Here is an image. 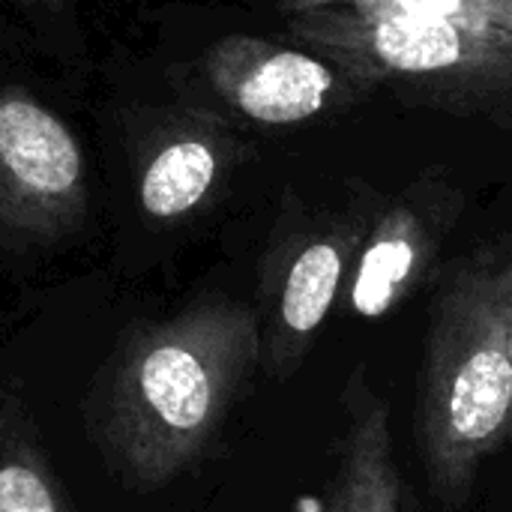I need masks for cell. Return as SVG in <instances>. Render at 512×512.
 <instances>
[{"mask_svg":"<svg viewBox=\"0 0 512 512\" xmlns=\"http://www.w3.org/2000/svg\"><path fill=\"white\" fill-rule=\"evenodd\" d=\"M444 216L441 204L399 201L378 219L351 279V309L360 318H384L414 294L438 255Z\"/></svg>","mask_w":512,"mask_h":512,"instance_id":"cell-7","label":"cell"},{"mask_svg":"<svg viewBox=\"0 0 512 512\" xmlns=\"http://www.w3.org/2000/svg\"><path fill=\"white\" fill-rule=\"evenodd\" d=\"M291 33L357 84H393L444 108H489L512 96V36L381 9L315 6Z\"/></svg>","mask_w":512,"mask_h":512,"instance_id":"cell-3","label":"cell"},{"mask_svg":"<svg viewBox=\"0 0 512 512\" xmlns=\"http://www.w3.org/2000/svg\"><path fill=\"white\" fill-rule=\"evenodd\" d=\"M360 240V228L336 225L312 237L288 261L273 297V309L267 321H258L261 369L270 378L288 381L303 366L318 330L324 327L342 291L348 264L360 249Z\"/></svg>","mask_w":512,"mask_h":512,"instance_id":"cell-6","label":"cell"},{"mask_svg":"<svg viewBox=\"0 0 512 512\" xmlns=\"http://www.w3.org/2000/svg\"><path fill=\"white\" fill-rule=\"evenodd\" d=\"M87 204L81 147L66 123L27 93L0 90V228L57 240Z\"/></svg>","mask_w":512,"mask_h":512,"instance_id":"cell-4","label":"cell"},{"mask_svg":"<svg viewBox=\"0 0 512 512\" xmlns=\"http://www.w3.org/2000/svg\"><path fill=\"white\" fill-rule=\"evenodd\" d=\"M276 3L288 15L315 6H354V9H381V12H402L417 18L456 21L483 30H504L512 36V0H276Z\"/></svg>","mask_w":512,"mask_h":512,"instance_id":"cell-11","label":"cell"},{"mask_svg":"<svg viewBox=\"0 0 512 512\" xmlns=\"http://www.w3.org/2000/svg\"><path fill=\"white\" fill-rule=\"evenodd\" d=\"M27 3H36V6H48V9H60L63 3H69V0H27Z\"/></svg>","mask_w":512,"mask_h":512,"instance_id":"cell-13","label":"cell"},{"mask_svg":"<svg viewBox=\"0 0 512 512\" xmlns=\"http://www.w3.org/2000/svg\"><path fill=\"white\" fill-rule=\"evenodd\" d=\"M0 512H78L30 411L0 393Z\"/></svg>","mask_w":512,"mask_h":512,"instance_id":"cell-9","label":"cell"},{"mask_svg":"<svg viewBox=\"0 0 512 512\" xmlns=\"http://www.w3.org/2000/svg\"><path fill=\"white\" fill-rule=\"evenodd\" d=\"M258 366V312L228 297L135 327L87 396L93 447L123 486L156 492L210 453Z\"/></svg>","mask_w":512,"mask_h":512,"instance_id":"cell-1","label":"cell"},{"mask_svg":"<svg viewBox=\"0 0 512 512\" xmlns=\"http://www.w3.org/2000/svg\"><path fill=\"white\" fill-rule=\"evenodd\" d=\"M495 258L462 264L432 303L417 378V450L438 501L462 507L486 459L512 444V357Z\"/></svg>","mask_w":512,"mask_h":512,"instance_id":"cell-2","label":"cell"},{"mask_svg":"<svg viewBox=\"0 0 512 512\" xmlns=\"http://www.w3.org/2000/svg\"><path fill=\"white\" fill-rule=\"evenodd\" d=\"M219 174V153L207 138L183 135L165 144L147 165L138 198L153 219H177L201 204Z\"/></svg>","mask_w":512,"mask_h":512,"instance_id":"cell-10","label":"cell"},{"mask_svg":"<svg viewBox=\"0 0 512 512\" xmlns=\"http://www.w3.org/2000/svg\"><path fill=\"white\" fill-rule=\"evenodd\" d=\"M342 408L336 471L321 512H405V483L384 399L357 372L345 387Z\"/></svg>","mask_w":512,"mask_h":512,"instance_id":"cell-8","label":"cell"},{"mask_svg":"<svg viewBox=\"0 0 512 512\" xmlns=\"http://www.w3.org/2000/svg\"><path fill=\"white\" fill-rule=\"evenodd\" d=\"M495 291H498V309H501L507 348L512 357V258L504 264H495Z\"/></svg>","mask_w":512,"mask_h":512,"instance_id":"cell-12","label":"cell"},{"mask_svg":"<svg viewBox=\"0 0 512 512\" xmlns=\"http://www.w3.org/2000/svg\"><path fill=\"white\" fill-rule=\"evenodd\" d=\"M207 78L231 108L267 126L315 117L339 87L330 63L255 36L216 42L207 54Z\"/></svg>","mask_w":512,"mask_h":512,"instance_id":"cell-5","label":"cell"}]
</instances>
